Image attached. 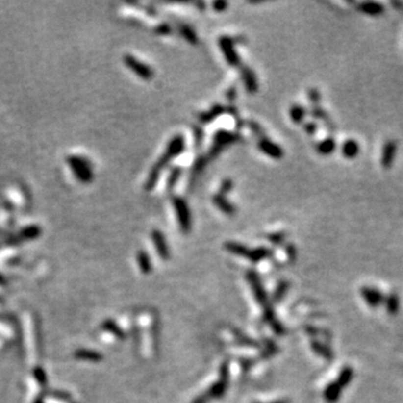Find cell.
<instances>
[{"label":"cell","mask_w":403,"mask_h":403,"mask_svg":"<svg viewBox=\"0 0 403 403\" xmlns=\"http://www.w3.org/2000/svg\"><path fill=\"white\" fill-rule=\"evenodd\" d=\"M225 249L233 254L244 256V258H248L249 253H250V249H249L248 247L243 246V244L238 243V242H232V241L225 243Z\"/></svg>","instance_id":"obj_21"},{"label":"cell","mask_w":403,"mask_h":403,"mask_svg":"<svg viewBox=\"0 0 403 403\" xmlns=\"http://www.w3.org/2000/svg\"><path fill=\"white\" fill-rule=\"evenodd\" d=\"M240 73H241V77H242L244 86H246L248 93L254 94L258 92L259 84H258V80H256V76L253 72V70L250 69L249 66H242L240 69Z\"/></svg>","instance_id":"obj_12"},{"label":"cell","mask_w":403,"mask_h":403,"mask_svg":"<svg viewBox=\"0 0 403 403\" xmlns=\"http://www.w3.org/2000/svg\"><path fill=\"white\" fill-rule=\"evenodd\" d=\"M398 152V141L389 139L384 142L381 153V165L384 169H390L394 164Z\"/></svg>","instance_id":"obj_8"},{"label":"cell","mask_w":403,"mask_h":403,"mask_svg":"<svg viewBox=\"0 0 403 403\" xmlns=\"http://www.w3.org/2000/svg\"><path fill=\"white\" fill-rule=\"evenodd\" d=\"M173 205L175 208L177 220H178L180 230L184 233H189L192 228V215L189 211L188 204L184 199L179 196H175L173 199Z\"/></svg>","instance_id":"obj_4"},{"label":"cell","mask_w":403,"mask_h":403,"mask_svg":"<svg viewBox=\"0 0 403 403\" xmlns=\"http://www.w3.org/2000/svg\"><path fill=\"white\" fill-rule=\"evenodd\" d=\"M316 149H317L318 153H321V155L329 156L335 151L336 141L333 137L326 138V139L319 141L318 144L316 145Z\"/></svg>","instance_id":"obj_19"},{"label":"cell","mask_w":403,"mask_h":403,"mask_svg":"<svg viewBox=\"0 0 403 403\" xmlns=\"http://www.w3.org/2000/svg\"><path fill=\"white\" fill-rule=\"evenodd\" d=\"M151 240L153 242V246L156 248L158 255H159L161 259L168 260L169 256H171V251H169L167 241H166L163 232L159 230H153L151 232Z\"/></svg>","instance_id":"obj_11"},{"label":"cell","mask_w":403,"mask_h":403,"mask_svg":"<svg viewBox=\"0 0 403 403\" xmlns=\"http://www.w3.org/2000/svg\"><path fill=\"white\" fill-rule=\"evenodd\" d=\"M289 114H290L291 120L294 121L295 124H302L306 118L307 110L300 104H292L290 106Z\"/></svg>","instance_id":"obj_23"},{"label":"cell","mask_w":403,"mask_h":403,"mask_svg":"<svg viewBox=\"0 0 403 403\" xmlns=\"http://www.w3.org/2000/svg\"><path fill=\"white\" fill-rule=\"evenodd\" d=\"M228 375H230L228 374V365L227 363H224V364L221 366L220 380L217 381L215 384H213L211 388L208 389L207 392H205L208 399H220L224 396L228 384Z\"/></svg>","instance_id":"obj_6"},{"label":"cell","mask_w":403,"mask_h":403,"mask_svg":"<svg viewBox=\"0 0 403 403\" xmlns=\"http://www.w3.org/2000/svg\"><path fill=\"white\" fill-rule=\"evenodd\" d=\"M155 31L159 35H168L172 33L173 29L168 24H159V25H158L155 28Z\"/></svg>","instance_id":"obj_37"},{"label":"cell","mask_w":403,"mask_h":403,"mask_svg":"<svg viewBox=\"0 0 403 403\" xmlns=\"http://www.w3.org/2000/svg\"><path fill=\"white\" fill-rule=\"evenodd\" d=\"M208 397L206 396V393H203L202 394V396H200V397H197L194 401H193V403H207L208 402Z\"/></svg>","instance_id":"obj_42"},{"label":"cell","mask_w":403,"mask_h":403,"mask_svg":"<svg viewBox=\"0 0 403 403\" xmlns=\"http://www.w3.org/2000/svg\"><path fill=\"white\" fill-rule=\"evenodd\" d=\"M276 352H277L276 344L272 342H269L267 343V346H266V350H264L263 355L264 356H271V355H274Z\"/></svg>","instance_id":"obj_40"},{"label":"cell","mask_w":403,"mask_h":403,"mask_svg":"<svg viewBox=\"0 0 403 403\" xmlns=\"http://www.w3.org/2000/svg\"><path fill=\"white\" fill-rule=\"evenodd\" d=\"M342 153L347 159H353L359 153V145L356 140L349 139L342 146Z\"/></svg>","instance_id":"obj_18"},{"label":"cell","mask_w":403,"mask_h":403,"mask_svg":"<svg viewBox=\"0 0 403 403\" xmlns=\"http://www.w3.org/2000/svg\"><path fill=\"white\" fill-rule=\"evenodd\" d=\"M248 127L250 128L251 131L253 132L256 137H259L260 139H261V138L266 137V133H264L263 128L258 124V122H255L253 120L248 121Z\"/></svg>","instance_id":"obj_31"},{"label":"cell","mask_w":403,"mask_h":403,"mask_svg":"<svg viewBox=\"0 0 403 403\" xmlns=\"http://www.w3.org/2000/svg\"><path fill=\"white\" fill-rule=\"evenodd\" d=\"M239 139V133L230 132L227 131V130H219V131L214 133V137H213V145L211 149H209L207 158L208 159H212V158L217 157L225 147H227L231 144H234Z\"/></svg>","instance_id":"obj_2"},{"label":"cell","mask_w":403,"mask_h":403,"mask_svg":"<svg viewBox=\"0 0 403 403\" xmlns=\"http://www.w3.org/2000/svg\"><path fill=\"white\" fill-rule=\"evenodd\" d=\"M258 148L261 150L264 155H267L270 158H274V159H280V158H282L283 156L282 148L280 147L279 145L275 144L274 141L268 139L267 137L259 139Z\"/></svg>","instance_id":"obj_9"},{"label":"cell","mask_w":403,"mask_h":403,"mask_svg":"<svg viewBox=\"0 0 403 403\" xmlns=\"http://www.w3.org/2000/svg\"><path fill=\"white\" fill-rule=\"evenodd\" d=\"M247 279H248L249 283H250L252 290H253V294H254V297L256 299V302H258L260 303V306L263 308L264 321H266L268 324H270L272 329L275 330L276 334L283 335V333H284L283 326L279 323L278 319L276 318L275 311H274V309H272V306H271L270 302H269L268 296L266 294V290H264V288L262 286L261 280H260L259 276L256 275L254 271H248Z\"/></svg>","instance_id":"obj_1"},{"label":"cell","mask_w":403,"mask_h":403,"mask_svg":"<svg viewBox=\"0 0 403 403\" xmlns=\"http://www.w3.org/2000/svg\"><path fill=\"white\" fill-rule=\"evenodd\" d=\"M286 239H287V233H284V232H276L268 236V240L270 241L271 243L276 244V246H280V244H282Z\"/></svg>","instance_id":"obj_32"},{"label":"cell","mask_w":403,"mask_h":403,"mask_svg":"<svg viewBox=\"0 0 403 403\" xmlns=\"http://www.w3.org/2000/svg\"><path fill=\"white\" fill-rule=\"evenodd\" d=\"M193 131H194V144H195V147L196 148H200L202 144H203V140H204V131L203 129L201 127H197V126H194L193 127Z\"/></svg>","instance_id":"obj_35"},{"label":"cell","mask_w":403,"mask_h":403,"mask_svg":"<svg viewBox=\"0 0 403 403\" xmlns=\"http://www.w3.org/2000/svg\"><path fill=\"white\" fill-rule=\"evenodd\" d=\"M308 99H309L310 103L313 104V106H317L321 102V92H319L318 89L316 88H310L308 90Z\"/></svg>","instance_id":"obj_34"},{"label":"cell","mask_w":403,"mask_h":403,"mask_svg":"<svg viewBox=\"0 0 403 403\" xmlns=\"http://www.w3.org/2000/svg\"><path fill=\"white\" fill-rule=\"evenodd\" d=\"M212 201H213V203L215 204V206L219 208L220 211L225 213L227 215L232 216L235 214V212H236L235 206L224 195H221L217 193V194H215L212 197Z\"/></svg>","instance_id":"obj_15"},{"label":"cell","mask_w":403,"mask_h":403,"mask_svg":"<svg viewBox=\"0 0 403 403\" xmlns=\"http://www.w3.org/2000/svg\"><path fill=\"white\" fill-rule=\"evenodd\" d=\"M343 390L344 389L337 382H331L324 390V399H325L327 403H336L338 401V399L341 398Z\"/></svg>","instance_id":"obj_16"},{"label":"cell","mask_w":403,"mask_h":403,"mask_svg":"<svg viewBox=\"0 0 403 403\" xmlns=\"http://www.w3.org/2000/svg\"><path fill=\"white\" fill-rule=\"evenodd\" d=\"M137 260H138V264H139V268L141 272H144V274H150L152 270V264L151 261H150V258L149 255L147 254V252L145 251H139L137 254Z\"/></svg>","instance_id":"obj_25"},{"label":"cell","mask_w":403,"mask_h":403,"mask_svg":"<svg viewBox=\"0 0 403 403\" xmlns=\"http://www.w3.org/2000/svg\"><path fill=\"white\" fill-rule=\"evenodd\" d=\"M233 187H234V183H233V180L231 178H225L222 180V183H221L220 185L219 194L227 196V194H228V193L232 191Z\"/></svg>","instance_id":"obj_33"},{"label":"cell","mask_w":403,"mask_h":403,"mask_svg":"<svg viewBox=\"0 0 403 403\" xmlns=\"http://www.w3.org/2000/svg\"><path fill=\"white\" fill-rule=\"evenodd\" d=\"M224 112H227V106L222 104H214L207 111L202 112L199 116V120L201 124H209V122L215 120L216 118H219Z\"/></svg>","instance_id":"obj_14"},{"label":"cell","mask_w":403,"mask_h":403,"mask_svg":"<svg viewBox=\"0 0 403 403\" xmlns=\"http://www.w3.org/2000/svg\"><path fill=\"white\" fill-rule=\"evenodd\" d=\"M384 303L386 307V310L390 315H396L400 307V300L397 294H390L388 297H385Z\"/></svg>","instance_id":"obj_28"},{"label":"cell","mask_w":403,"mask_h":403,"mask_svg":"<svg viewBox=\"0 0 403 403\" xmlns=\"http://www.w3.org/2000/svg\"><path fill=\"white\" fill-rule=\"evenodd\" d=\"M286 253L291 261H294L297 258V250H296V248L292 244H288L286 247Z\"/></svg>","instance_id":"obj_39"},{"label":"cell","mask_w":403,"mask_h":403,"mask_svg":"<svg viewBox=\"0 0 403 403\" xmlns=\"http://www.w3.org/2000/svg\"><path fill=\"white\" fill-rule=\"evenodd\" d=\"M362 298L365 300V302L372 308H377L384 303L385 297L378 289L371 287H364L361 289Z\"/></svg>","instance_id":"obj_10"},{"label":"cell","mask_w":403,"mask_h":403,"mask_svg":"<svg viewBox=\"0 0 403 403\" xmlns=\"http://www.w3.org/2000/svg\"><path fill=\"white\" fill-rule=\"evenodd\" d=\"M181 173H183V169L180 167H173L171 173H169L168 175V179H167V183H166V189H167V192H172L174 187L176 186L177 181L179 180L180 176H181Z\"/></svg>","instance_id":"obj_27"},{"label":"cell","mask_w":403,"mask_h":403,"mask_svg":"<svg viewBox=\"0 0 403 403\" xmlns=\"http://www.w3.org/2000/svg\"><path fill=\"white\" fill-rule=\"evenodd\" d=\"M235 41L228 36H221L219 38V46L224 55L227 64L233 67H238L241 65V60L234 47Z\"/></svg>","instance_id":"obj_5"},{"label":"cell","mask_w":403,"mask_h":403,"mask_svg":"<svg viewBox=\"0 0 403 403\" xmlns=\"http://www.w3.org/2000/svg\"><path fill=\"white\" fill-rule=\"evenodd\" d=\"M275 403H286L284 401H279V402H275Z\"/></svg>","instance_id":"obj_43"},{"label":"cell","mask_w":403,"mask_h":403,"mask_svg":"<svg viewBox=\"0 0 403 403\" xmlns=\"http://www.w3.org/2000/svg\"><path fill=\"white\" fill-rule=\"evenodd\" d=\"M225 97H227V101L232 104L233 102H234L235 98H236V88H235V86H231V88L228 89L227 92H225Z\"/></svg>","instance_id":"obj_41"},{"label":"cell","mask_w":403,"mask_h":403,"mask_svg":"<svg viewBox=\"0 0 403 403\" xmlns=\"http://www.w3.org/2000/svg\"><path fill=\"white\" fill-rule=\"evenodd\" d=\"M67 164L73 169L74 175L82 183H90L93 178L92 167L91 163L83 157L70 156L67 157Z\"/></svg>","instance_id":"obj_3"},{"label":"cell","mask_w":403,"mask_h":403,"mask_svg":"<svg viewBox=\"0 0 403 403\" xmlns=\"http://www.w3.org/2000/svg\"><path fill=\"white\" fill-rule=\"evenodd\" d=\"M354 378V371L351 366H345L341 371V373L338 375V378L336 380V382L338 383L339 385L342 386L343 389H345L347 385L350 384Z\"/></svg>","instance_id":"obj_26"},{"label":"cell","mask_w":403,"mask_h":403,"mask_svg":"<svg viewBox=\"0 0 403 403\" xmlns=\"http://www.w3.org/2000/svg\"><path fill=\"white\" fill-rule=\"evenodd\" d=\"M207 161H208L207 156H200L196 158L195 163L194 165H193V169H192L193 177L199 176L200 174L204 171V168L206 167V165H207Z\"/></svg>","instance_id":"obj_29"},{"label":"cell","mask_w":403,"mask_h":403,"mask_svg":"<svg viewBox=\"0 0 403 403\" xmlns=\"http://www.w3.org/2000/svg\"><path fill=\"white\" fill-rule=\"evenodd\" d=\"M288 289H289V282L288 281H281L278 287H277V289L275 290V294H274V302H279L280 300H281L284 295L287 294Z\"/></svg>","instance_id":"obj_30"},{"label":"cell","mask_w":403,"mask_h":403,"mask_svg":"<svg viewBox=\"0 0 403 403\" xmlns=\"http://www.w3.org/2000/svg\"><path fill=\"white\" fill-rule=\"evenodd\" d=\"M311 349H313L316 354L321 355V356L327 359V361H331V359H333V352H331L329 347L326 346L325 344L317 341H313L311 342Z\"/></svg>","instance_id":"obj_22"},{"label":"cell","mask_w":403,"mask_h":403,"mask_svg":"<svg viewBox=\"0 0 403 403\" xmlns=\"http://www.w3.org/2000/svg\"><path fill=\"white\" fill-rule=\"evenodd\" d=\"M227 6H228V2L227 1H215L212 3V7L213 9L217 13H222V11H225L227 9Z\"/></svg>","instance_id":"obj_38"},{"label":"cell","mask_w":403,"mask_h":403,"mask_svg":"<svg viewBox=\"0 0 403 403\" xmlns=\"http://www.w3.org/2000/svg\"><path fill=\"white\" fill-rule=\"evenodd\" d=\"M317 129H318L317 124L314 121H308L305 125H303V130H305L309 136H314V134L317 132Z\"/></svg>","instance_id":"obj_36"},{"label":"cell","mask_w":403,"mask_h":403,"mask_svg":"<svg viewBox=\"0 0 403 403\" xmlns=\"http://www.w3.org/2000/svg\"><path fill=\"white\" fill-rule=\"evenodd\" d=\"M125 64L127 65L132 72L138 75V76L144 78V80H150L153 76V70L149 65L145 64L141 61L138 60L132 55L127 54L124 57Z\"/></svg>","instance_id":"obj_7"},{"label":"cell","mask_w":403,"mask_h":403,"mask_svg":"<svg viewBox=\"0 0 403 403\" xmlns=\"http://www.w3.org/2000/svg\"><path fill=\"white\" fill-rule=\"evenodd\" d=\"M357 10L369 16H378L384 13V7L380 2L363 1L357 5Z\"/></svg>","instance_id":"obj_17"},{"label":"cell","mask_w":403,"mask_h":403,"mask_svg":"<svg viewBox=\"0 0 403 403\" xmlns=\"http://www.w3.org/2000/svg\"><path fill=\"white\" fill-rule=\"evenodd\" d=\"M178 30L181 34V36L186 39L188 43H191V44L193 45L197 44V42H199V37H197L195 30L193 29L191 26L185 25V24H179Z\"/></svg>","instance_id":"obj_24"},{"label":"cell","mask_w":403,"mask_h":403,"mask_svg":"<svg viewBox=\"0 0 403 403\" xmlns=\"http://www.w3.org/2000/svg\"><path fill=\"white\" fill-rule=\"evenodd\" d=\"M184 149H185V139L183 136L178 134V136H175L171 141H169L167 148H166L165 153H167V155L173 159V158L181 155L184 151Z\"/></svg>","instance_id":"obj_13"},{"label":"cell","mask_w":403,"mask_h":403,"mask_svg":"<svg viewBox=\"0 0 403 403\" xmlns=\"http://www.w3.org/2000/svg\"><path fill=\"white\" fill-rule=\"evenodd\" d=\"M272 254L274 253H272V250H270V249L260 247V248L253 249V250H250V253H249L248 255V259L252 262L258 263L260 261H262V260L264 259L270 258V256H272Z\"/></svg>","instance_id":"obj_20"}]
</instances>
